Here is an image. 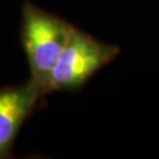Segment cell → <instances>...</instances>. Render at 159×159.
<instances>
[{
	"label": "cell",
	"mask_w": 159,
	"mask_h": 159,
	"mask_svg": "<svg viewBox=\"0 0 159 159\" xmlns=\"http://www.w3.org/2000/svg\"><path fill=\"white\" fill-rule=\"evenodd\" d=\"M44 97L31 79L23 85L0 87V159L12 157L19 131Z\"/></svg>",
	"instance_id": "3"
},
{
	"label": "cell",
	"mask_w": 159,
	"mask_h": 159,
	"mask_svg": "<svg viewBox=\"0 0 159 159\" xmlns=\"http://www.w3.org/2000/svg\"><path fill=\"white\" fill-rule=\"evenodd\" d=\"M120 48L97 40L75 29L52 70L47 94L54 91H75L94 73L118 57Z\"/></svg>",
	"instance_id": "2"
},
{
	"label": "cell",
	"mask_w": 159,
	"mask_h": 159,
	"mask_svg": "<svg viewBox=\"0 0 159 159\" xmlns=\"http://www.w3.org/2000/svg\"><path fill=\"white\" fill-rule=\"evenodd\" d=\"M75 30L73 25L31 2L21 12V44L31 72L30 79L47 94L52 70Z\"/></svg>",
	"instance_id": "1"
}]
</instances>
